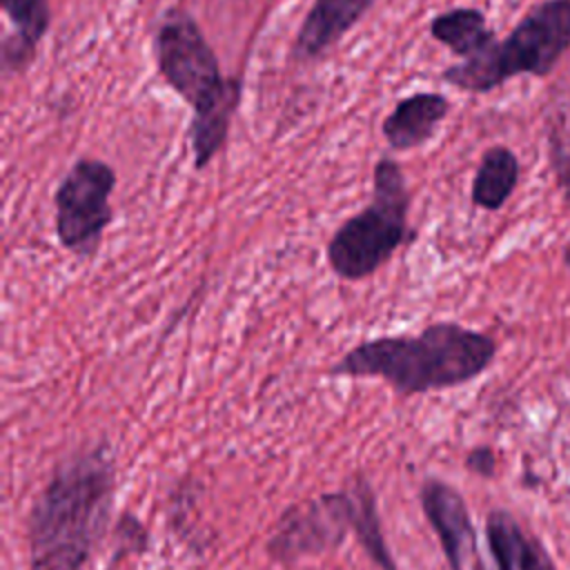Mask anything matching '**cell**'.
Segmentation results:
<instances>
[{
    "label": "cell",
    "mask_w": 570,
    "mask_h": 570,
    "mask_svg": "<svg viewBox=\"0 0 570 570\" xmlns=\"http://www.w3.org/2000/svg\"><path fill=\"white\" fill-rule=\"evenodd\" d=\"M563 263H566V267L570 269V240H568V245H566V249H563Z\"/></svg>",
    "instance_id": "20"
},
{
    "label": "cell",
    "mask_w": 570,
    "mask_h": 570,
    "mask_svg": "<svg viewBox=\"0 0 570 570\" xmlns=\"http://www.w3.org/2000/svg\"><path fill=\"white\" fill-rule=\"evenodd\" d=\"M116 539H118V548L120 552H140L147 546V532L142 528V523L134 517V514H122V519L118 521V530H116Z\"/></svg>",
    "instance_id": "17"
},
{
    "label": "cell",
    "mask_w": 570,
    "mask_h": 570,
    "mask_svg": "<svg viewBox=\"0 0 570 570\" xmlns=\"http://www.w3.org/2000/svg\"><path fill=\"white\" fill-rule=\"evenodd\" d=\"M350 528L352 505L347 490L327 492L289 508L276 525L267 552L281 561L318 554L341 546Z\"/></svg>",
    "instance_id": "7"
},
{
    "label": "cell",
    "mask_w": 570,
    "mask_h": 570,
    "mask_svg": "<svg viewBox=\"0 0 570 570\" xmlns=\"http://www.w3.org/2000/svg\"><path fill=\"white\" fill-rule=\"evenodd\" d=\"M568 49L570 0H543L503 40L445 67L441 80L468 94H488L519 73L548 76Z\"/></svg>",
    "instance_id": "5"
},
{
    "label": "cell",
    "mask_w": 570,
    "mask_h": 570,
    "mask_svg": "<svg viewBox=\"0 0 570 570\" xmlns=\"http://www.w3.org/2000/svg\"><path fill=\"white\" fill-rule=\"evenodd\" d=\"M347 497H350V505H352V530L356 532L358 543L365 548L370 559L381 570H396V563H394L392 552L383 537L374 490L370 488V483L363 476H356L347 485Z\"/></svg>",
    "instance_id": "14"
},
{
    "label": "cell",
    "mask_w": 570,
    "mask_h": 570,
    "mask_svg": "<svg viewBox=\"0 0 570 570\" xmlns=\"http://www.w3.org/2000/svg\"><path fill=\"white\" fill-rule=\"evenodd\" d=\"M114 499V461L105 445L60 463L29 514V570H82Z\"/></svg>",
    "instance_id": "2"
},
{
    "label": "cell",
    "mask_w": 570,
    "mask_h": 570,
    "mask_svg": "<svg viewBox=\"0 0 570 570\" xmlns=\"http://www.w3.org/2000/svg\"><path fill=\"white\" fill-rule=\"evenodd\" d=\"M519 180V160L503 145L488 147L476 165L470 198L472 205L485 212H497L512 196Z\"/></svg>",
    "instance_id": "13"
},
{
    "label": "cell",
    "mask_w": 570,
    "mask_h": 570,
    "mask_svg": "<svg viewBox=\"0 0 570 570\" xmlns=\"http://www.w3.org/2000/svg\"><path fill=\"white\" fill-rule=\"evenodd\" d=\"M428 31L461 60L476 56L497 40L494 31L488 27L485 13L476 7H454L439 13L430 20Z\"/></svg>",
    "instance_id": "12"
},
{
    "label": "cell",
    "mask_w": 570,
    "mask_h": 570,
    "mask_svg": "<svg viewBox=\"0 0 570 570\" xmlns=\"http://www.w3.org/2000/svg\"><path fill=\"white\" fill-rule=\"evenodd\" d=\"M485 539L492 557V570H519L525 534L510 512L492 510L488 514ZM476 570H485V566L476 563Z\"/></svg>",
    "instance_id": "15"
},
{
    "label": "cell",
    "mask_w": 570,
    "mask_h": 570,
    "mask_svg": "<svg viewBox=\"0 0 570 570\" xmlns=\"http://www.w3.org/2000/svg\"><path fill=\"white\" fill-rule=\"evenodd\" d=\"M0 7L11 22V31H7L0 42L2 73H24L51 27V0H0Z\"/></svg>",
    "instance_id": "11"
},
{
    "label": "cell",
    "mask_w": 570,
    "mask_h": 570,
    "mask_svg": "<svg viewBox=\"0 0 570 570\" xmlns=\"http://www.w3.org/2000/svg\"><path fill=\"white\" fill-rule=\"evenodd\" d=\"M151 53L163 82L191 109L187 127L194 169H205L225 147L243 100V80L225 76L198 20L185 7H169L151 33Z\"/></svg>",
    "instance_id": "3"
},
{
    "label": "cell",
    "mask_w": 570,
    "mask_h": 570,
    "mask_svg": "<svg viewBox=\"0 0 570 570\" xmlns=\"http://www.w3.org/2000/svg\"><path fill=\"white\" fill-rule=\"evenodd\" d=\"M421 508L439 537L450 570H465L474 554L476 534L463 497L439 479H425L421 485Z\"/></svg>",
    "instance_id": "8"
},
{
    "label": "cell",
    "mask_w": 570,
    "mask_h": 570,
    "mask_svg": "<svg viewBox=\"0 0 570 570\" xmlns=\"http://www.w3.org/2000/svg\"><path fill=\"white\" fill-rule=\"evenodd\" d=\"M497 343L461 323L439 321L419 334L367 338L347 350L330 376L381 379L399 394H423L463 385L494 361Z\"/></svg>",
    "instance_id": "1"
},
{
    "label": "cell",
    "mask_w": 570,
    "mask_h": 570,
    "mask_svg": "<svg viewBox=\"0 0 570 570\" xmlns=\"http://www.w3.org/2000/svg\"><path fill=\"white\" fill-rule=\"evenodd\" d=\"M412 194L405 174L392 156H381L372 169L370 203L345 218L325 245L332 274L341 281H365L414 240L407 214Z\"/></svg>",
    "instance_id": "4"
},
{
    "label": "cell",
    "mask_w": 570,
    "mask_h": 570,
    "mask_svg": "<svg viewBox=\"0 0 570 570\" xmlns=\"http://www.w3.org/2000/svg\"><path fill=\"white\" fill-rule=\"evenodd\" d=\"M465 468L479 476H492L494 468H497V456H494L492 448L479 445V448L470 450L465 456Z\"/></svg>",
    "instance_id": "19"
},
{
    "label": "cell",
    "mask_w": 570,
    "mask_h": 570,
    "mask_svg": "<svg viewBox=\"0 0 570 570\" xmlns=\"http://www.w3.org/2000/svg\"><path fill=\"white\" fill-rule=\"evenodd\" d=\"M450 100L441 91H414L403 96L381 122V134L392 151H410L425 145L448 118Z\"/></svg>",
    "instance_id": "10"
},
{
    "label": "cell",
    "mask_w": 570,
    "mask_h": 570,
    "mask_svg": "<svg viewBox=\"0 0 570 570\" xmlns=\"http://www.w3.org/2000/svg\"><path fill=\"white\" fill-rule=\"evenodd\" d=\"M379 0H314L292 45V58L312 62L334 49Z\"/></svg>",
    "instance_id": "9"
},
{
    "label": "cell",
    "mask_w": 570,
    "mask_h": 570,
    "mask_svg": "<svg viewBox=\"0 0 570 570\" xmlns=\"http://www.w3.org/2000/svg\"><path fill=\"white\" fill-rule=\"evenodd\" d=\"M116 169L91 156L78 158L53 191V232L62 249L78 261L94 258L102 245L105 229L114 220L111 194Z\"/></svg>",
    "instance_id": "6"
},
{
    "label": "cell",
    "mask_w": 570,
    "mask_h": 570,
    "mask_svg": "<svg viewBox=\"0 0 570 570\" xmlns=\"http://www.w3.org/2000/svg\"><path fill=\"white\" fill-rule=\"evenodd\" d=\"M519 570H554L552 559L548 557L546 548L534 537L525 534V541H523V548H521Z\"/></svg>",
    "instance_id": "18"
},
{
    "label": "cell",
    "mask_w": 570,
    "mask_h": 570,
    "mask_svg": "<svg viewBox=\"0 0 570 570\" xmlns=\"http://www.w3.org/2000/svg\"><path fill=\"white\" fill-rule=\"evenodd\" d=\"M548 147L559 189L563 191V198L570 207V127L559 122V127L550 129Z\"/></svg>",
    "instance_id": "16"
}]
</instances>
